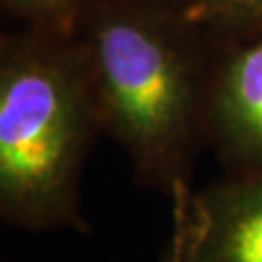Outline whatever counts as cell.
I'll use <instances>...</instances> for the list:
<instances>
[{"label": "cell", "instance_id": "obj_5", "mask_svg": "<svg viewBox=\"0 0 262 262\" xmlns=\"http://www.w3.org/2000/svg\"><path fill=\"white\" fill-rule=\"evenodd\" d=\"M198 18L215 21H256L262 19V0H210Z\"/></svg>", "mask_w": 262, "mask_h": 262}, {"label": "cell", "instance_id": "obj_6", "mask_svg": "<svg viewBox=\"0 0 262 262\" xmlns=\"http://www.w3.org/2000/svg\"><path fill=\"white\" fill-rule=\"evenodd\" d=\"M18 2L24 6L37 10V12H43V14H58L62 10L64 0H18Z\"/></svg>", "mask_w": 262, "mask_h": 262}, {"label": "cell", "instance_id": "obj_2", "mask_svg": "<svg viewBox=\"0 0 262 262\" xmlns=\"http://www.w3.org/2000/svg\"><path fill=\"white\" fill-rule=\"evenodd\" d=\"M92 58L99 119L138 177L169 196L175 222L194 194V95L187 60L167 33L126 16L97 24Z\"/></svg>", "mask_w": 262, "mask_h": 262}, {"label": "cell", "instance_id": "obj_3", "mask_svg": "<svg viewBox=\"0 0 262 262\" xmlns=\"http://www.w3.org/2000/svg\"><path fill=\"white\" fill-rule=\"evenodd\" d=\"M167 262H262V173H231L192 194Z\"/></svg>", "mask_w": 262, "mask_h": 262}, {"label": "cell", "instance_id": "obj_4", "mask_svg": "<svg viewBox=\"0 0 262 262\" xmlns=\"http://www.w3.org/2000/svg\"><path fill=\"white\" fill-rule=\"evenodd\" d=\"M212 122L220 154L233 173H262V39L225 66Z\"/></svg>", "mask_w": 262, "mask_h": 262}, {"label": "cell", "instance_id": "obj_1", "mask_svg": "<svg viewBox=\"0 0 262 262\" xmlns=\"http://www.w3.org/2000/svg\"><path fill=\"white\" fill-rule=\"evenodd\" d=\"M94 113L74 70L29 51L0 80V214L21 229L84 231L80 179Z\"/></svg>", "mask_w": 262, "mask_h": 262}]
</instances>
